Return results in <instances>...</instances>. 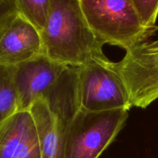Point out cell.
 Masks as SVG:
<instances>
[{
	"mask_svg": "<svg viewBox=\"0 0 158 158\" xmlns=\"http://www.w3.org/2000/svg\"><path fill=\"white\" fill-rule=\"evenodd\" d=\"M40 35L42 53L65 66L111 62L88 26L79 0H50Z\"/></svg>",
	"mask_w": 158,
	"mask_h": 158,
	"instance_id": "obj_1",
	"label": "cell"
},
{
	"mask_svg": "<svg viewBox=\"0 0 158 158\" xmlns=\"http://www.w3.org/2000/svg\"><path fill=\"white\" fill-rule=\"evenodd\" d=\"M79 110L78 67L68 66L54 87L28 110L37 130L42 158H64L67 133Z\"/></svg>",
	"mask_w": 158,
	"mask_h": 158,
	"instance_id": "obj_2",
	"label": "cell"
},
{
	"mask_svg": "<svg viewBox=\"0 0 158 158\" xmlns=\"http://www.w3.org/2000/svg\"><path fill=\"white\" fill-rule=\"evenodd\" d=\"M79 1L88 26L103 45L129 50L158 30L157 26H143L131 0Z\"/></svg>",
	"mask_w": 158,
	"mask_h": 158,
	"instance_id": "obj_3",
	"label": "cell"
},
{
	"mask_svg": "<svg viewBox=\"0 0 158 158\" xmlns=\"http://www.w3.org/2000/svg\"><path fill=\"white\" fill-rule=\"evenodd\" d=\"M128 116L125 110H79L67 133L64 158H99L122 129Z\"/></svg>",
	"mask_w": 158,
	"mask_h": 158,
	"instance_id": "obj_4",
	"label": "cell"
},
{
	"mask_svg": "<svg viewBox=\"0 0 158 158\" xmlns=\"http://www.w3.org/2000/svg\"><path fill=\"white\" fill-rule=\"evenodd\" d=\"M108 64L91 63L78 67V98L82 110L129 111L132 107L123 81Z\"/></svg>",
	"mask_w": 158,
	"mask_h": 158,
	"instance_id": "obj_5",
	"label": "cell"
},
{
	"mask_svg": "<svg viewBox=\"0 0 158 158\" xmlns=\"http://www.w3.org/2000/svg\"><path fill=\"white\" fill-rule=\"evenodd\" d=\"M143 43L108 66L123 81L132 107L144 109L158 99V49H149Z\"/></svg>",
	"mask_w": 158,
	"mask_h": 158,
	"instance_id": "obj_6",
	"label": "cell"
},
{
	"mask_svg": "<svg viewBox=\"0 0 158 158\" xmlns=\"http://www.w3.org/2000/svg\"><path fill=\"white\" fill-rule=\"evenodd\" d=\"M68 67L43 53L15 66L18 110H29L36 100L54 87Z\"/></svg>",
	"mask_w": 158,
	"mask_h": 158,
	"instance_id": "obj_7",
	"label": "cell"
},
{
	"mask_svg": "<svg viewBox=\"0 0 158 158\" xmlns=\"http://www.w3.org/2000/svg\"><path fill=\"white\" fill-rule=\"evenodd\" d=\"M40 54V32L16 12L0 34V65L15 66Z\"/></svg>",
	"mask_w": 158,
	"mask_h": 158,
	"instance_id": "obj_8",
	"label": "cell"
},
{
	"mask_svg": "<svg viewBox=\"0 0 158 158\" xmlns=\"http://www.w3.org/2000/svg\"><path fill=\"white\" fill-rule=\"evenodd\" d=\"M0 158H42L29 111H19L0 126Z\"/></svg>",
	"mask_w": 158,
	"mask_h": 158,
	"instance_id": "obj_9",
	"label": "cell"
},
{
	"mask_svg": "<svg viewBox=\"0 0 158 158\" xmlns=\"http://www.w3.org/2000/svg\"><path fill=\"white\" fill-rule=\"evenodd\" d=\"M14 73L15 66L0 65V126L19 112Z\"/></svg>",
	"mask_w": 158,
	"mask_h": 158,
	"instance_id": "obj_10",
	"label": "cell"
},
{
	"mask_svg": "<svg viewBox=\"0 0 158 158\" xmlns=\"http://www.w3.org/2000/svg\"><path fill=\"white\" fill-rule=\"evenodd\" d=\"M18 12L39 31L43 28L50 0H15Z\"/></svg>",
	"mask_w": 158,
	"mask_h": 158,
	"instance_id": "obj_11",
	"label": "cell"
},
{
	"mask_svg": "<svg viewBox=\"0 0 158 158\" xmlns=\"http://www.w3.org/2000/svg\"><path fill=\"white\" fill-rule=\"evenodd\" d=\"M141 22L147 27L156 26L158 17V0H131Z\"/></svg>",
	"mask_w": 158,
	"mask_h": 158,
	"instance_id": "obj_12",
	"label": "cell"
},
{
	"mask_svg": "<svg viewBox=\"0 0 158 158\" xmlns=\"http://www.w3.org/2000/svg\"><path fill=\"white\" fill-rule=\"evenodd\" d=\"M16 12L18 10L15 0H0V34L6 23Z\"/></svg>",
	"mask_w": 158,
	"mask_h": 158,
	"instance_id": "obj_13",
	"label": "cell"
},
{
	"mask_svg": "<svg viewBox=\"0 0 158 158\" xmlns=\"http://www.w3.org/2000/svg\"><path fill=\"white\" fill-rule=\"evenodd\" d=\"M143 44L149 49H158V40L153 42H145Z\"/></svg>",
	"mask_w": 158,
	"mask_h": 158,
	"instance_id": "obj_14",
	"label": "cell"
}]
</instances>
